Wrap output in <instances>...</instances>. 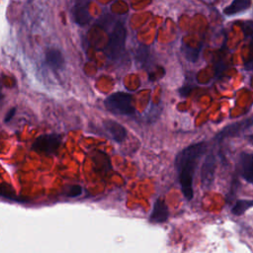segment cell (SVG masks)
Listing matches in <instances>:
<instances>
[{"label":"cell","mask_w":253,"mask_h":253,"mask_svg":"<svg viewBox=\"0 0 253 253\" xmlns=\"http://www.w3.org/2000/svg\"><path fill=\"white\" fill-rule=\"evenodd\" d=\"M207 151V143L197 142L182 149L175 158V165L179 174V182L184 197L190 201L194 197L193 180L197 165Z\"/></svg>","instance_id":"6da1fadb"},{"label":"cell","mask_w":253,"mask_h":253,"mask_svg":"<svg viewBox=\"0 0 253 253\" xmlns=\"http://www.w3.org/2000/svg\"><path fill=\"white\" fill-rule=\"evenodd\" d=\"M104 105L109 112L115 115L131 116L135 112L131 95L125 92H116L111 94L106 98Z\"/></svg>","instance_id":"7a4b0ae2"},{"label":"cell","mask_w":253,"mask_h":253,"mask_svg":"<svg viewBox=\"0 0 253 253\" xmlns=\"http://www.w3.org/2000/svg\"><path fill=\"white\" fill-rule=\"evenodd\" d=\"M126 31L122 23L116 24L112 33L109 37V42L106 46V54L112 59H118L125 50L126 47Z\"/></svg>","instance_id":"3957f363"},{"label":"cell","mask_w":253,"mask_h":253,"mask_svg":"<svg viewBox=\"0 0 253 253\" xmlns=\"http://www.w3.org/2000/svg\"><path fill=\"white\" fill-rule=\"evenodd\" d=\"M62 142V136L56 133L40 135L33 143L32 149L42 154H54Z\"/></svg>","instance_id":"277c9868"},{"label":"cell","mask_w":253,"mask_h":253,"mask_svg":"<svg viewBox=\"0 0 253 253\" xmlns=\"http://www.w3.org/2000/svg\"><path fill=\"white\" fill-rule=\"evenodd\" d=\"M215 170V158L212 152H210L202 165L201 169V183L204 188H210L212 185L214 179Z\"/></svg>","instance_id":"5b68a950"},{"label":"cell","mask_w":253,"mask_h":253,"mask_svg":"<svg viewBox=\"0 0 253 253\" xmlns=\"http://www.w3.org/2000/svg\"><path fill=\"white\" fill-rule=\"evenodd\" d=\"M252 126V119H247L241 122L233 123L229 126H226L218 134L217 138L219 140H222L226 137H233V136H238L242 134L247 128H249Z\"/></svg>","instance_id":"8992f818"},{"label":"cell","mask_w":253,"mask_h":253,"mask_svg":"<svg viewBox=\"0 0 253 253\" xmlns=\"http://www.w3.org/2000/svg\"><path fill=\"white\" fill-rule=\"evenodd\" d=\"M103 126L115 141L123 142L126 139L127 131L125 126L118 122L106 119L103 121Z\"/></svg>","instance_id":"52a82bcc"},{"label":"cell","mask_w":253,"mask_h":253,"mask_svg":"<svg viewBox=\"0 0 253 253\" xmlns=\"http://www.w3.org/2000/svg\"><path fill=\"white\" fill-rule=\"evenodd\" d=\"M88 5H89V2L80 1V2H77L72 8V14H73L74 21L79 26L88 25L91 20Z\"/></svg>","instance_id":"ba28073f"},{"label":"cell","mask_w":253,"mask_h":253,"mask_svg":"<svg viewBox=\"0 0 253 253\" xmlns=\"http://www.w3.org/2000/svg\"><path fill=\"white\" fill-rule=\"evenodd\" d=\"M169 217V210L166 203L162 199H157L154 203L153 210L150 213L149 220L151 222H165Z\"/></svg>","instance_id":"9c48e42d"},{"label":"cell","mask_w":253,"mask_h":253,"mask_svg":"<svg viewBox=\"0 0 253 253\" xmlns=\"http://www.w3.org/2000/svg\"><path fill=\"white\" fill-rule=\"evenodd\" d=\"M45 61L53 70H59L64 65V58L61 51L57 48L50 47L45 52Z\"/></svg>","instance_id":"30bf717a"},{"label":"cell","mask_w":253,"mask_h":253,"mask_svg":"<svg viewBox=\"0 0 253 253\" xmlns=\"http://www.w3.org/2000/svg\"><path fill=\"white\" fill-rule=\"evenodd\" d=\"M252 161L253 156L251 153L242 152L240 154V164H241V170H242V176L245 179L246 182L252 183L253 181V174H252Z\"/></svg>","instance_id":"8fae6325"},{"label":"cell","mask_w":253,"mask_h":253,"mask_svg":"<svg viewBox=\"0 0 253 253\" xmlns=\"http://www.w3.org/2000/svg\"><path fill=\"white\" fill-rule=\"evenodd\" d=\"M251 5L250 0H234L223 10V13L227 16H232L248 9Z\"/></svg>","instance_id":"7c38bea8"},{"label":"cell","mask_w":253,"mask_h":253,"mask_svg":"<svg viewBox=\"0 0 253 253\" xmlns=\"http://www.w3.org/2000/svg\"><path fill=\"white\" fill-rule=\"evenodd\" d=\"M251 207H252L251 200H237L235 205L231 209V212L234 215H241Z\"/></svg>","instance_id":"4fadbf2b"},{"label":"cell","mask_w":253,"mask_h":253,"mask_svg":"<svg viewBox=\"0 0 253 253\" xmlns=\"http://www.w3.org/2000/svg\"><path fill=\"white\" fill-rule=\"evenodd\" d=\"M181 50L183 51L185 57L190 61H196L199 57V49L198 48H194V47L184 44L183 47L181 48Z\"/></svg>","instance_id":"5bb4252c"},{"label":"cell","mask_w":253,"mask_h":253,"mask_svg":"<svg viewBox=\"0 0 253 253\" xmlns=\"http://www.w3.org/2000/svg\"><path fill=\"white\" fill-rule=\"evenodd\" d=\"M82 194V187L79 185H73L69 188L66 196L69 198H75Z\"/></svg>","instance_id":"9a60e30c"},{"label":"cell","mask_w":253,"mask_h":253,"mask_svg":"<svg viewBox=\"0 0 253 253\" xmlns=\"http://www.w3.org/2000/svg\"><path fill=\"white\" fill-rule=\"evenodd\" d=\"M245 26H244V33H245V37L248 38V37H251L252 36V32H253V29H252V22L251 21H247L244 23Z\"/></svg>","instance_id":"2e32d148"},{"label":"cell","mask_w":253,"mask_h":253,"mask_svg":"<svg viewBox=\"0 0 253 253\" xmlns=\"http://www.w3.org/2000/svg\"><path fill=\"white\" fill-rule=\"evenodd\" d=\"M238 185V180L236 181V180H234L233 182H232V184H231V187H230V191H229V194H228V197L230 198V200H229V202H231V200L232 199H234V197H235V193H236V186Z\"/></svg>","instance_id":"e0dca14e"},{"label":"cell","mask_w":253,"mask_h":253,"mask_svg":"<svg viewBox=\"0 0 253 253\" xmlns=\"http://www.w3.org/2000/svg\"><path fill=\"white\" fill-rule=\"evenodd\" d=\"M15 113H16V109H15V108L11 109V110L8 112V114L6 115V117H5V122H9L10 120H12V118H13L14 115H15Z\"/></svg>","instance_id":"ac0fdd59"},{"label":"cell","mask_w":253,"mask_h":253,"mask_svg":"<svg viewBox=\"0 0 253 253\" xmlns=\"http://www.w3.org/2000/svg\"><path fill=\"white\" fill-rule=\"evenodd\" d=\"M3 98V96H2V93H1V84H0V100Z\"/></svg>","instance_id":"d6986e66"}]
</instances>
